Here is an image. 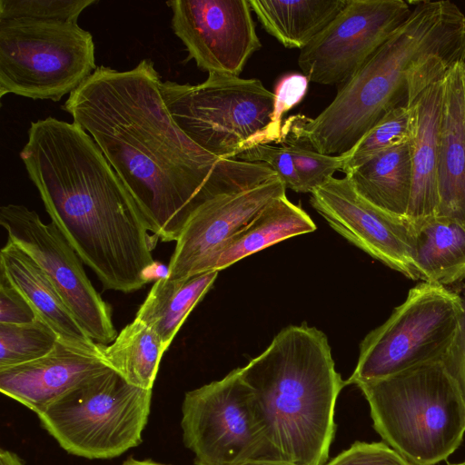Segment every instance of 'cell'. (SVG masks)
<instances>
[{"mask_svg":"<svg viewBox=\"0 0 465 465\" xmlns=\"http://www.w3.org/2000/svg\"><path fill=\"white\" fill-rule=\"evenodd\" d=\"M161 83L150 59L127 71L100 65L62 109L100 148L152 234L173 242L205 202L277 174L263 163L222 159L196 144L173 119Z\"/></svg>","mask_w":465,"mask_h":465,"instance_id":"cell-1","label":"cell"},{"mask_svg":"<svg viewBox=\"0 0 465 465\" xmlns=\"http://www.w3.org/2000/svg\"><path fill=\"white\" fill-rule=\"evenodd\" d=\"M20 158L52 223L104 289L143 288L158 238L93 138L74 122L40 119Z\"/></svg>","mask_w":465,"mask_h":465,"instance_id":"cell-2","label":"cell"},{"mask_svg":"<svg viewBox=\"0 0 465 465\" xmlns=\"http://www.w3.org/2000/svg\"><path fill=\"white\" fill-rule=\"evenodd\" d=\"M408 19L338 91L316 117L291 115L280 143L341 156L391 110L420 94L465 62V15L450 1H410Z\"/></svg>","mask_w":465,"mask_h":465,"instance_id":"cell-3","label":"cell"},{"mask_svg":"<svg viewBox=\"0 0 465 465\" xmlns=\"http://www.w3.org/2000/svg\"><path fill=\"white\" fill-rule=\"evenodd\" d=\"M240 372L278 458L325 465L335 433L336 401L346 386L326 335L305 323L290 325Z\"/></svg>","mask_w":465,"mask_h":465,"instance_id":"cell-4","label":"cell"},{"mask_svg":"<svg viewBox=\"0 0 465 465\" xmlns=\"http://www.w3.org/2000/svg\"><path fill=\"white\" fill-rule=\"evenodd\" d=\"M383 442L413 465H436L465 434V404L441 361L356 385Z\"/></svg>","mask_w":465,"mask_h":465,"instance_id":"cell-5","label":"cell"},{"mask_svg":"<svg viewBox=\"0 0 465 465\" xmlns=\"http://www.w3.org/2000/svg\"><path fill=\"white\" fill-rule=\"evenodd\" d=\"M176 124L196 144L222 159L266 143L274 94L259 79L208 74L198 84L161 83Z\"/></svg>","mask_w":465,"mask_h":465,"instance_id":"cell-6","label":"cell"},{"mask_svg":"<svg viewBox=\"0 0 465 465\" xmlns=\"http://www.w3.org/2000/svg\"><path fill=\"white\" fill-rule=\"evenodd\" d=\"M153 390L128 383L109 369L36 414L68 453L113 459L142 442Z\"/></svg>","mask_w":465,"mask_h":465,"instance_id":"cell-7","label":"cell"},{"mask_svg":"<svg viewBox=\"0 0 465 465\" xmlns=\"http://www.w3.org/2000/svg\"><path fill=\"white\" fill-rule=\"evenodd\" d=\"M90 32L76 23L0 20V96L59 102L96 69Z\"/></svg>","mask_w":465,"mask_h":465,"instance_id":"cell-8","label":"cell"},{"mask_svg":"<svg viewBox=\"0 0 465 465\" xmlns=\"http://www.w3.org/2000/svg\"><path fill=\"white\" fill-rule=\"evenodd\" d=\"M464 312V302L458 293L435 283L417 284L390 317L363 339L346 385L441 361L460 331Z\"/></svg>","mask_w":465,"mask_h":465,"instance_id":"cell-9","label":"cell"},{"mask_svg":"<svg viewBox=\"0 0 465 465\" xmlns=\"http://www.w3.org/2000/svg\"><path fill=\"white\" fill-rule=\"evenodd\" d=\"M183 440L195 465H239L280 460L269 443L252 389L240 368L185 393Z\"/></svg>","mask_w":465,"mask_h":465,"instance_id":"cell-10","label":"cell"},{"mask_svg":"<svg viewBox=\"0 0 465 465\" xmlns=\"http://www.w3.org/2000/svg\"><path fill=\"white\" fill-rule=\"evenodd\" d=\"M0 224L8 241L27 253L45 272L74 318L96 343L108 345L117 336L111 305L95 290L83 262L51 222L25 205L0 208Z\"/></svg>","mask_w":465,"mask_h":465,"instance_id":"cell-11","label":"cell"},{"mask_svg":"<svg viewBox=\"0 0 465 465\" xmlns=\"http://www.w3.org/2000/svg\"><path fill=\"white\" fill-rule=\"evenodd\" d=\"M411 11L403 0H348L341 12L301 50L298 65L309 81L344 84Z\"/></svg>","mask_w":465,"mask_h":465,"instance_id":"cell-12","label":"cell"},{"mask_svg":"<svg viewBox=\"0 0 465 465\" xmlns=\"http://www.w3.org/2000/svg\"><path fill=\"white\" fill-rule=\"evenodd\" d=\"M172 28L208 74L239 76L262 45L249 0H173Z\"/></svg>","mask_w":465,"mask_h":465,"instance_id":"cell-13","label":"cell"},{"mask_svg":"<svg viewBox=\"0 0 465 465\" xmlns=\"http://www.w3.org/2000/svg\"><path fill=\"white\" fill-rule=\"evenodd\" d=\"M312 206L349 242L411 280L416 226L363 198L348 177L329 178L312 193Z\"/></svg>","mask_w":465,"mask_h":465,"instance_id":"cell-14","label":"cell"},{"mask_svg":"<svg viewBox=\"0 0 465 465\" xmlns=\"http://www.w3.org/2000/svg\"><path fill=\"white\" fill-rule=\"evenodd\" d=\"M277 176L241 192L214 197L200 205L184 223L166 276L183 279L203 273L210 259L262 208L285 193Z\"/></svg>","mask_w":465,"mask_h":465,"instance_id":"cell-15","label":"cell"},{"mask_svg":"<svg viewBox=\"0 0 465 465\" xmlns=\"http://www.w3.org/2000/svg\"><path fill=\"white\" fill-rule=\"evenodd\" d=\"M99 353L61 341L45 356L0 369V391L36 414L108 371Z\"/></svg>","mask_w":465,"mask_h":465,"instance_id":"cell-16","label":"cell"},{"mask_svg":"<svg viewBox=\"0 0 465 465\" xmlns=\"http://www.w3.org/2000/svg\"><path fill=\"white\" fill-rule=\"evenodd\" d=\"M465 62L443 77V104L438 156L437 216L465 227Z\"/></svg>","mask_w":465,"mask_h":465,"instance_id":"cell-17","label":"cell"},{"mask_svg":"<svg viewBox=\"0 0 465 465\" xmlns=\"http://www.w3.org/2000/svg\"><path fill=\"white\" fill-rule=\"evenodd\" d=\"M0 271L26 299L36 318L47 324L59 341L101 355V344L91 339L79 324L45 272L8 240L0 251Z\"/></svg>","mask_w":465,"mask_h":465,"instance_id":"cell-18","label":"cell"},{"mask_svg":"<svg viewBox=\"0 0 465 465\" xmlns=\"http://www.w3.org/2000/svg\"><path fill=\"white\" fill-rule=\"evenodd\" d=\"M443 88L442 78L427 87L415 101L416 127L409 142L412 184L406 213V217L413 223L437 215L438 156Z\"/></svg>","mask_w":465,"mask_h":465,"instance_id":"cell-19","label":"cell"},{"mask_svg":"<svg viewBox=\"0 0 465 465\" xmlns=\"http://www.w3.org/2000/svg\"><path fill=\"white\" fill-rule=\"evenodd\" d=\"M316 225L286 194L275 198L235 233L206 263L203 272H219L288 238L312 232Z\"/></svg>","mask_w":465,"mask_h":465,"instance_id":"cell-20","label":"cell"},{"mask_svg":"<svg viewBox=\"0 0 465 465\" xmlns=\"http://www.w3.org/2000/svg\"><path fill=\"white\" fill-rule=\"evenodd\" d=\"M416 226L413 261L422 282L449 285L465 278V227L433 216Z\"/></svg>","mask_w":465,"mask_h":465,"instance_id":"cell-21","label":"cell"},{"mask_svg":"<svg viewBox=\"0 0 465 465\" xmlns=\"http://www.w3.org/2000/svg\"><path fill=\"white\" fill-rule=\"evenodd\" d=\"M264 30L286 48L306 47L348 0H249Z\"/></svg>","mask_w":465,"mask_h":465,"instance_id":"cell-22","label":"cell"},{"mask_svg":"<svg viewBox=\"0 0 465 465\" xmlns=\"http://www.w3.org/2000/svg\"><path fill=\"white\" fill-rule=\"evenodd\" d=\"M218 272L183 279H158L138 309L135 319L149 326L167 351L194 306L212 288Z\"/></svg>","mask_w":465,"mask_h":465,"instance_id":"cell-23","label":"cell"},{"mask_svg":"<svg viewBox=\"0 0 465 465\" xmlns=\"http://www.w3.org/2000/svg\"><path fill=\"white\" fill-rule=\"evenodd\" d=\"M345 176L371 203L392 214L406 216L412 184L409 143L372 157Z\"/></svg>","mask_w":465,"mask_h":465,"instance_id":"cell-24","label":"cell"},{"mask_svg":"<svg viewBox=\"0 0 465 465\" xmlns=\"http://www.w3.org/2000/svg\"><path fill=\"white\" fill-rule=\"evenodd\" d=\"M159 336L145 323L134 320L108 345L100 346L104 363L128 383L153 390L163 354Z\"/></svg>","mask_w":465,"mask_h":465,"instance_id":"cell-25","label":"cell"},{"mask_svg":"<svg viewBox=\"0 0 465 465\" xmlns=\"http://www.w3.org/2000/svg\"><path fill=\"white\" fill-rule=\"evenodd\" d=\"M415 103L411 106H398L387 113L346 153L342 171L347 174L372 157L393 147L408 143L416 127Z\"/></svg>","mask_w":465,"mask_h":465,"instance_id":"cell-26","label":"cell"},{"mask_svg":"<svg viewBox=\"0 0 465 465\" xmlns=\"http://www.w3.org/2000/svg\"><path fill=\"white\" fill-rule=\"evenodd\" d=\"M58 341L56 333L38 319L23 324L0 323V369L42 358Z\"/></svg>","mask_w":465,"mask_h":465,"instance_id":"cell-27","label":"cell"},{"mask_svg":"<svg viewBox=\"0 0 465 465\" xmlns=\"http://www.w3.org/2000/svg\"><path fill=\"white\" fill-rule=\"evenodd\" d=\"M96 0H0V20L25 18L76 23Z\"/></svg>","mask_w":465,"mask_h":465,"instance_id":"cell-28","label":"cell"},{"mask_svg":"<svg viewBox=\"0 0 465 465\" xmlns=\"http://www.w3.org/2000/svg\"><path fill=\"white\" fill-rule=\"evenodd\" d=\"M291 151L300 176L303 193H312L336 171H342L347 155L322 154L292 142H284Z\"/></svg>","mask_w":465,"mask_h":465,"instance_id":"cell-29","label":"cell"},{"mask_svg":"<svg viewBox=\"0 0 465 465\" xmlns=\"http://www.w3.org/2000/svg\"><path fill=\"white\" fill-rule=\"evenodd\" d=\"M234 159L263 163L278 175L286 189L303 193L295 163L286 143L258 144L242 152Z\"/></svg>","mask_w":465,"mask_h":465,"instance_id":"cell-30","label":"cell"},{"mask_svg":"<svg viewBox=\"0 0 465 465\" xmlns=\"http://www.w3.org/2000/svg\"><path fill=\"white\" fill-rule=\"evenodd\" d=\"M309 79L302 74H288L277 83L274 94L272 124L266 143H278L282 136V116L297 105L308 91Z\"/></svg>","mask_w":465,"mask_h":465,"instance_id":"cell-31","label":"cell"},{"mask_svg":"<svg viewBox=\"0 0 465 465\" xmlns=\"http://www.w3.org/2000/svg\"><path fill=\"white\" fill-rule=\"evenodd\" d=\"M325 465H413L385 442L355 441Z\"/></svg>","mask_w":465,"mask_h":465,"instance_id":"cell-32","label":"cell"},{"mask_svg":"<svg viewBox=\"0 0 465 465\" xmlns=\"http://www.w3.org/2000/svg\"><path fill=\"white\" fill-rule=\"evenodd\" d=\"M35 320L29 302L0 271V323L23 324Z\"/></svg>","mask_w":465,"mask_h":465,"instance_id":"cell-33","label":"cell"},{"mask_svg":"<svg viewBox=\"0 0 465 465\" xmlns=\"http://www.w3.org/2000/svg\"><path fill=\"white\" fill-rule=\"evenodd\" d=\"M441 362L465 404V312L460 331Z\"/></svg>","mask_w":465,"mask_h":465,"instance_id":"cell-34","label":"cell"},{"mask_svg":"<svg viewBox=\"0 0 465 465\" xmlns=\"http://www.w3.org/2000/svg\"><path fill=\"white\" fill-rule=\"evenodd\" d=\"M0 465H25V463L16 453L7 450H1Z\"/></svg>","mask_w":465,"mask_h":465,"instance_id":"cell-35","label":"cell"},{"mask_svg":"<svg viewBox=\"0 0 465 465\" xmlns=\"http://www.w3.org/2000/svg\"><path fill=\"white\" fill-rule=\"evenodd\" d=\"M239 465H297L282 460H256L247 461Z\"/></svg>","mask_w":465,"mask_h":465,"instance_id":"cell-36","label":"cell"},{"mask_svg":"<svg viewBox=\"0 0 465 465\" xmlns=\"http://www.w3.org/2000/svg\"><path fill=\"white\" fill-rule=\"evenodd\" d=\"M122 465H166V464L155 462L151 460H138L134 458H130L127 460H125Z\"/></svg>","mask_w":465,"mask_h":465,"instance_id":"cell-37","label":"cell"},{"mask_svg":"<svg viewBox=\"0 0 465 465\" xmlns=\"http://www.w3.org/2000/svg\"><path fill=\"white\" fill-rule=\"evenodd\" d=\"M448 465H465V460H463L461 462H458V463H450V464H448Z\"/></svg>","mask_w":465,"mask_h":465,"instance_id":"cell-38","label":"cell"},{"mask_svg":"<svg viewBox=\"0 0 465 465\" xmlns=\"http://www.w3.org/2000/svg\"><path fill=\"white\" fill-rule=\"evenodd\" d=\"M464 68H465V64H464Z\"/></svg>","mask_w":465,"mask_h":465,"instance_id":"cell-39","label":"cell"}]
</instances>
